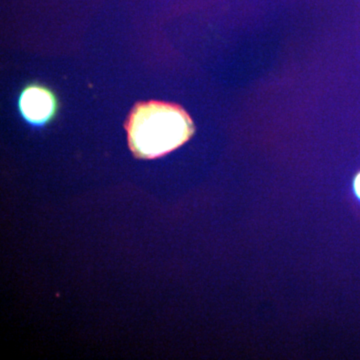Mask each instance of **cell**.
<instances>
[{
	"instance_id": "6da1fadb",
	"label": "cell",
	"mask_w": 360,
	"mask_h": 360,
	"mask_svg": "<svg viewBox=\"0 0 360 360\" xmlns=\"http://www.w3.org/2000/svg\"><path fill=\"white\" fill-rule=\"evenodd\" d=\"M125 127L132 153L146 160L172 153L194 131L193 120L184 108L155 101L135 104Z\"/></svg>"
},
{
	"instance_id": "7a4b0ae2",
	"label": "cell",
	"mask_w": 360,
	"mask_h": 360,
	"mask_svg": "<svg viewBox=\"0 0 360 360\" xmlns=\"http://www.w3.org/2000/svg\"><path fill=\"white\" fill-rule=\"evenodd\" d=\"M18 108L25 122L34 127H44L53 122L59 111L56 92L40 82H30L20 90Z\"/></svg>"
},
{
	"instance_id": "3957f363",
	"label": "cell",
	"mask_w": 360,
	"mask_h": 360,
	"mask_svg": "<svg viewBox=\"0 0 360 360\" xmlns=\"http://www.w3.org/2000/svg\"><path fill=\"white\" fill-rule=\"evenodd\" d=\"M354 188L355 191H356L357 195L360 198V174L357 175L356 179H355Z\"/></svg>"
}]
</instances>
